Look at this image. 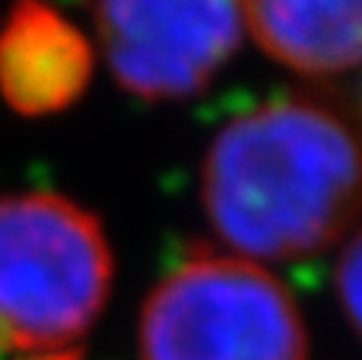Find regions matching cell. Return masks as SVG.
I'll return each mask as SVG.
<instances>
[{"instance_id":"7","label":"cell","mask_w":362,"mask_h":360,"mask_svg":"<svg viewBox=\"0 0 362 360\" xmlns=\"http://www.w3.org/2000/svg\"><path fill=\"white\" fill-rule=\"evenodd\" d=\"M359 236L350 233L346 236V246H344V259L337 265V297L344 303V313H346V322L356 329L359 325V300H362V291H359V281H362V265H359Z\"/></svg>"},{"instance_id":"2","label":"cell","mask_w":362,"mask_h":360,"mask_svg":"<svg viewBox=\"0 0 362 360\" xmlns=\"http://www.w3.org/2000/svg\"><path fill=\"white\" fill-rule=\"evenodd\" d=\"M112 287L99 220L61 195L0 198V351L57 354L80 342Z\"/></svg>"},{"instance_id":"6","label":"cell","mask_w":362,"mask_h":360,"mask_svg":"<svg viewBox=\"0 0 362 360\" xmlns=\"http://www.w3.org/2000/svg\"><path fill=\"white\" fill-rule=\"evenodd\" d=\"M89 57L80 35L38 4H19L0 35L4 93L25 112H45L80 93Z\"/></svg>"},{"instance_id":"4","label":"cell","mask_w":362,"mask_h":360,"mask_svg":"<svg viewBox=\"0 0 362 360\" xmlns=\"http://www.w3.org/2000/svg\"><path fill=\"white\" fill-rule=\"evenodd\" d=\"M95 26L118 83L144 99L200 93L245 35L238 0H99Z\"/></svg>"},{"instance_id":"3","label":"cell","mask_w":362,"mask_h":360,"mask_svg":"<svg viewBox=\"0 0 362 360\" xmlns=\"http://www.w3.org/2000/svg\"><path fill=\"white\" fill-rule=\"evenodd\" d=\"M308 338L283 281L248 259L175 268L140 316V360H305Z\"/></svg>"},{"instance_id":"1","label":"cell","mask_w":362,"mask_h":360,"mask_svg":"<svg viewBox=\"0 0 362 360\" xmlns=\"http://www.w3.org/2000/svg\"><path fill=\"white\" fill-rule=\"evenodd\" d=\"M204 208L219 240L255 265L327 252L356 223V137L308 102L238 115L206 153Z\"/></svg>"},{"instance_id":"5","label":"cell","mask_w":362,"mask_h":360,"mask_svg":"<svg viewBox=\"0 0 362 360\" xmlns=\"http://www.w3.org/2000/svg\"><path fill=\"white\" fill-rule=\"evenodd\" d=\"M245 32L274 61L312 77L359 64V0H238Z\"/></svg>"}]
</instances>
